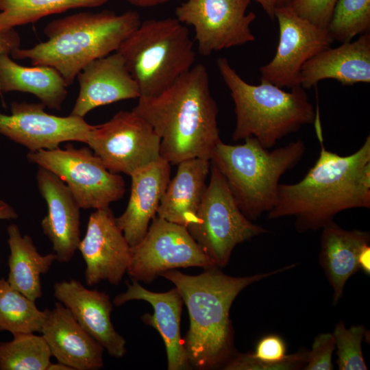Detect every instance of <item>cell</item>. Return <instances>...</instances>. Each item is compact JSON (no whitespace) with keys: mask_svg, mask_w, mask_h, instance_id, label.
I'll return each instance as SVG.
<instances>
[{"mask_svg":"<svg viewBox=\"0 0 370 370\" xmlns=\"http://www.w3.org/2000/svg\"><path fill=\"white\" fill-rule=\"evenodd\" d=\"M86 144L114 173L130 176L161 158L160 138L133 110L119 111L107 122L92 125Z\"/></svg>","mask_w":370,"mask_h":370,"instance_id":"obj_10","label":"cell"},{"mask_svg":"<svg viewBox=\"0 0 370 370\" xmlns=\"http://www.w3.org/2000/svg\"><path fill=\"white\" fill-rule=\"evenodd\" d=\"M141 22L133 10L75 13L47 23L45 41L29 49H16L10 55L29 60L33 66L54 68L69 86L88 64L116 51Z\"/></svg>","mask_w":370,"mask_h":370,"instance_id":"obj_4","label":"cell"},{"mask_svg":"<svg viewBox=\"0 0 370 370\" xmlns=\"http://www.w3.org/2000/svg\"><path fill=\"white\" fill-rule=\"evenodd\" d=\"M47 370H72V369L60 362H57L56 363H53L51 362Z\"/></svg>","mask_w":370,"mask_h":370,"instance_id":"obj_41","label":"cell"},{"mask_svg":"<svg viewBox=\"0 0 370 370\" xmlns=\"http://www.w3.org/2000/svg\"><path fill=\"white\" fill-rule=\"evenodd\" d=\"M217 65L234 104V140L254 137L262 147L270 149L283 137L314 123L317 112L301 86L286 92L262 80L258 85L250 84L225 58H219Z\"/></svg>","mask_w":370,"mask_h":370,"instance_id":"obj_5","label":"cell"},{"mask_svg":"<svg viewBox=\"0 0 370 370\" xmlns=\"http://www.w3.org/2000/svg\"><path fill=\"white\" fill-rule=\"evenodd\" d=\"M251 0H186L177 6L175 18L191 25L198 50L204 56L253 42L250 25L256 19L247 13Z\"/></svg>","mask_w":370,"mask_h":370,"instance_id":"obj_12","label":"cell"},{"mask_svg":"<svg viewBox=\"0 0 370 370\" xmlns=\"http://www.w3.org/2000/svg\"><path fill=\"white\" fill-rule=\"evenodd\" d=\"M132 110L160 138V156L171 164L191 158L210 160L221 141L218 107L209 75L201 64L193 66L157 96L140 97Z\"/></svg>","mask_w":370,"mask_h":370,"instance_id":"obj_2","label":"cell"},{"mask_svg":"<svg viewBox=\"0 0 370 370\" xmlns=\"http://www.w3.org/2000/svg\"><path fill=\"white\" fill-rule=\"evenodd\" d=\"M306 361V352H299L288 355L281 363L271 364L254 358L251 354H238L230 358L223 366L226 370H293L304 367Z\"/></svg>","mask_w":370,"mask_h":370,"instance_id":"obj_32","label":"cell"},{"mask_svg":"<svg viewBox=\"0 0 370 370\" xmlns=\"http://www.w3.org/2000/svg\"><path fill=\"white\" fill-rule=\"evenodd\" d=\"M366 329L362 325L346 328L343 321L334 328L333 335L336 347L337 365L340 370H367L362 350Z\"/></svg>","mask_w":370,"mask_h":370,"instance_id":"obj_31","label":"cell"},{"mask_svg":"<svg viewBox=\"0 0 370 370\" xmlns=\"http://www.w3.org/2000/svg\"><path fill=\"white\" fill-rule=\"evenodd\" d=\"M327 29L341 42L369 32L370 0H337Z\"/></svg>","mask_w":370,"mask_h":370,"instance_id":"obj_30","label":"cell"},{"mask_svg":"<svg viewBox=\"0 0 370 370\" xmlns=\"http://www.w3.org/2000/svg\"><path fill=\"white\" fill-rule=\"evenodd\" d=\"M210 172L197 221L187 229L215 265L223 267L237 245L267 230L253 223L241 212L225 178L212 164Z\"/></svg>","mask_w":370,"mask_h":370,"instance_id":"obj_8","label":"cell"},{"mask_svg":"<svg viewBox=\"0 0 370 370\" xmlns=\"http://www.w3.org/2000/svg\"><path fill=\"white\" fill-rule=\"evenodd\" d=\"M76 78L79 89L71 115L84 118L99 106L140 97L138 86L118 51L92 61Z\"/></svg>","mask_w":370,"mask_h":370,"instance_id":"obj_18","label":"cell"},{"mask_svg":"<svg viewBox=\"0 0 370 370\" xmlns=\"http://www.w3.org/2000/svg\"><path fill=\"white\" fill-rule=\"evenodd\" d=\"M21 37L14 29L0 30V56L3 54H11L15 49L20 48Z\"/></svg>","mask_w":370,"mask_h":370,"instance_id":"obj_36","label":"cell"},{"mask_svg":"<svg viewBox=\"0 0 370 370\" xmlns=\"http://www.w3.org/2000/svg\"><path fill=\"white\" fill-rule=\"evenodd\" d=\"M40 330L51 356L72 370H95L103 367L104 348L77 321L63 304L46 308Z\"/></svg>","mask_w":370,"mask_h":370,"instance_id":"obj_19","label":"cell"},{"mask_svg":"<svg viewBox=\"0 0 370 370\" xmlns=\"http://www.w3.org/2000/svg\"><path fill=\"white\" fill-rule=\"evenodd\" d=\"M171 164L160 158L132 173L130 199L116 221L131 247L147 233L170 181Z\"/></svg>","mask_w":370,"mask_h":370,"instance_id":"obj_21","label":"cell"},{"mask_svg":"<svg viewBox=\"0 0 370 370\" xmlns=\"http://www.w3.org/2000/svg\"><path fill=\"white\" fill-rule=\"evenodd\" d=\"M275 8L288 5L293 0H271Z\"/></svg>","mask_w":370,"mask_h":370,"instance_id":"obj_42","label":"cell"},{"mask_svg":"<svg viewBox=\"0 0 370 370\" xmlns=\"http://www.w3.org/2000/svg\"><path fill=\"white\" fill-rule=\"evenodd\" d=\"M244 140L234 145L219 143L210 163L225 178L241 212L251 221L273 208L280 177L299 163L306 146L298 139L269 151L254 137Z\"/></svg>","mask_w":370,"mask_h":370,"instance_id":"obj_6","label":"cell"},{"mask_svg":"<svg viewBox=\"0 0 370 370\" xmlns=\"http://www.w3.org/2000/svg\"><path fill=\"white\" fill-rule=\"evenodd\" d=\"M322 229L319 262L332 287L333 305L340 300L348 279L360 270L358 258L370 243L368 232L347 230L332 221Z\"/></svg>","mask_w":370,"mask_h":370,"instance_id":"obj_23","label":"cell"},{"mask_svg":"<svg viewBox=\"0 0 370 370\" xmlns=\"http://www.w3.org/2000/svg\"><path fill=\"white\" fill-rule=\"evenodd\" d=\"M125 293L116 295L113 303L119 306L132 300H143L153 308V314H145L143 322L154 328L166 347L169 370L190 369L184 340L180 334L183 299L176 288L164 293L151 292L132 279Z\"/></svg>","mask_w":370,"mask_h":370,"instance_id":"obj_20","label":"cell"},{"mask_svg":"<svg viewBox=\"0 0 370 370\" xmlns=\"http://www.w3.org/2000/svg\"><path fill=\"white\" fill-rule=\"evenodd\" d=\"M18 215L15 209L0 198V220L16 219Z\"/></svg>","mask_w":370,"mask_h":370,"instance_id":"obj_37","label":"cell"},{"mask_svg":"<svg viewBox=\"0 0 370 370\" xmlns=\"http://www.w3.org/2000/svg\"><path fill=\"white\" fill-rule=\"evenodd\" d=\"M337 0H293L288 5L300 16L327 29Z\"/></svg>","mask_w":370,"mask_h":370,"instance_id":"obj_34","label":"cell"},{"mask_svg":"<svg viewBox=\"0 0 370 370\" xmlns=\"http://www.w3.org/2000/svg\"><path fill=\"white\" fill-rule=\"evenodd\" d=\"M251 354L258 360L271 364L281 363L288 356L284 341L276 334H269L260 339Z\"/></svg>","mask_w":370,"mask_h":370,"instance_id":"obj_35","label":"cell"},{"mask_svg":"<svg viewBox=\"0 0 370 370\" xmlns=\"http://www.w3.org/2000/svg\"><path fill=\"white\" fill-rule=\"evenodd\" d=\"M335 341L332 333H321L314 339L311 349L306 352L305 370H332Z\"/></svg>","mask_w":370,"mask_h":370,"instance_id":"obj_33","label":"cell"},{"mask_svg":"<svg viewBox=\"0 0 370 370\" xmlns=\"http://www.w3.org/2000/svg\"><path fill=\"white\" fill-rule=\"evenodd\" d=\"M294 267L245 277L227 275L217 267L197 275L175 269L160 273L175 285L188 308L190 327L184 345L190 364L199 369L225 364L232 354L230 310L234 299L249 285Z\"/></svg>","mask_w":370,"mask_h":370,"instance_id":"obj_3","label":"cell"},{"mask_svg":"<svg viewBox=\"0 0 370 370\" xmlns=\"http://www.w3.org/2000/svg\"><path fill=\"white\" fill-rule=\"evenodd\" d=\"M12 336L11 341L0 342V370H47L51 354L42 335Z\"/></svg>","mask_w":370,"mask_h":370,"instance_id":"obj_29","label":"cell"},{"mask_svg":"<svg viewBox=\"0 0 370 370\" xmlns=\"http://www.w3.org/2000/svg\"><path fill=\"white\" fill-rule=\"evenodd\" d=\"M210 165V160L203 158L180 162L161 199L158 217L186 227L195 223Z\"/></svg>","mask_w":370,"mask_h":370,"instance_id":"obj_24","label":"cell"},{"mask_svg":"<svg viewBox=\"0 0 370 370\" xmlns=\"http://www.w3.org/2000/svg\"><path fill=\"white\" fill-rule=\"evenodd\" d=\"M10 249L7 281L14 288L33 301L42 296L41 275L47 273L56 260L52 252L41 255L32 238L23 235L18 225L12 223L7 227Z\"/></svg>","mask_w":370,"mask_h":370,"instance_id":"obj_26","label":"cell"},{"mask_svg":"<svg viewBox=\"0 0 370 370\" xmlns=\"http://www.w3.org/2000/svg\"><path fill=\"white\" fill-rule=\"evenodd\" d=\"M53 295L111 356H124L126 341L115 330L111 321L112 304L109 295L89 289L79 281L72 279L56 282Z\"/></svg>","mask_w":370,"mask_h":370,"instance_id":"obj_17","label":"cell"},{"mask_svg":"<svg viewBox=\"0 0 370 370\" xmlns=\"http://www.w3.org/2000/svg\"><path fill=\"white\" fill-rule=\"evenodd\" d=\"M77 250L86 264L84 278L88 286L101 281L118 285L131 260V246L109 207L90 214Z\"/></svg>","mask_w":370,"mask_h":370,"instance_id":"obj_15","label":"cell"},{"mask_svg":"<svg viewBox=\"0 0 370 370\" xmlns=\"http://www.w3.org/2000/svg\"><path fill=\"white\" fill-rule=\"evenodd\" d=\"M45 108L42 103L12 102L10 114L0 112V134L29 151L53 149L64 142L86 143L92 125L83 117L56 116Z\"/></svg>","mask_w":370,"mask_h":370,"instance_id":"obj_14","label":"cell"},{"mask_svg":"<svg viewBox=\"0 0 370 370\" xmlns=\"http://www.w3.org/2000/svg\"><path fill=\"white\" fill-rule=\"evenodd\" d=\"M274 14L279 25V42L273 59L259 69L260 80L292 88L300 86L304 63L334 40L327 29L300 16L289 5L275 8Z\"/></svg>","mask_w":370,"mask_h":370,"instance_id":"obj_13","label":"cell"},{"mask_svg":"<svg viewBox=\"0 0 370 370\" xmlns=\"http://www.w3.org/2000/svg\"><path fill=\"white\" fill-rule=\"evenodd\" d=\"M258 3L265 11L267 15L271 18H275V6L271 0H254Z\"/></svg>","mask_w":370,"mask_h":370,"instance_id":"obj_40","label":"cell"},{"mask_svg":"<svg viewBox=\"0 0 370 370\" xmlns=\"http://www.w3.org/2000/svg\"><path fill=\"white\" fill-rule=\"evenodd\" d=\"M27 159L64 182L80 208L109 207L125 192L123 177L110 171L89 147L68 144L64 149L29 151Z\"/></svg>","mask_w":370,"mask_h":370,"instance_id":"obj_9","label":"cell"},{"mask_svg":"<svg viewBox=\"0 0 370 370\" xmlns=\"http://www.w3.org/2000/svg\"><path fill=\"white\" fill-rule=\"evenodd\" d=\"M321 150L314 164L295 184H280L268 219L295 218L300 233L315 231L334 221L339 212L370 208V136L348 156L328 151L320 125H315Z\"/></svg>","mask_w":370,"mask_h":370,"instance_id":"obj_1","label":"cell"},{"mask_svg":"<svg viewBox=\"0 0 370 370\" xmlns=\"http://www.w3.org/2000/svg\"><path fill=\"white\" fill-rule=\"evenodd\" d=\"M67 87L61 74L51 66H23L10 54L0 56V94L12 91L30 93L45 107L60 110L67 95Z\"/></svg>","mask_w":370,"mask_h":370,"instance_id":"obj_25","label":"cell"},{"mask_svg":"<svg viewBox=\"0 0 370 370\" xmlns=\"http://www.w3.org/2000/svg\"><path fill=\"white\" fill-rule=\"evenodd\" d=\"M45 310H40L33 301L0 278V332H40Z\"/></svg>","mask_w":370,"mask_h":370,"instance_id":"obj_28","label":"cell"},{"mask_svg":"<svg viewBox=\"0 0 370 370\" xmlns=\"http://www.w3.org/2000/svg\"><path fill=\"white\" fill-rule=\"evenodd\" d=\"M360 269H362L367 275L370 273V246L365 247L360 254L358 258Z\"/></svg>","mask_w":370,"mask_h":370,"instance_id":"obj_38","label":"cell"},{"mask_svg":"<svg viewBox=\"0 0 370 370\" xmlns=\"http://www.w3.org/2000/svg\"><path fill=\"white\" fill-rule=\"evenodd\" d=\"M109 0H0V30L11 29L69 10L100 6Z\"/></svg>","mask_w":370,"mask_h":370,"instance_id":"obj_27","label":"cell"},{"mask_svg":"<svg viewBox=\"0 0 370 370\" xmlns=\"http://www.w3.org/2000/svg\"><path fill=\"white\" fill-rule=\"evenodd\" d=\"M333 79L344 86L370 82V33L355 41L321 51L302 66L300 86L304 89Z\"/></svg>","mask_w":370,"mask_h":370,"instance_id":"obj_22","label":"cell"},{"mask_svg":"<svg viewBox=\"0 0 370 370\" xmlns=\"http://www.w3.org/2000/svg\"><path fill=\"white\" fill-rule=\"evenodd\" d=\"M217 267L186 227L155 217L143 238L131 247L130 276L150 282L163 271L181 267Z\"/></svg>","mask_w":370,"mask_h":370,"instance_id":"obj_11","label":"cell"},{"mask_svg":"<svg viewBox=\"0 0 370 370\" xmlns=\"http://www.w3.org/2000/svg\"><path fill=\"white\" fill-rule=\"evenodd\" d=\"M116 51L145 98L167 89L195 60L188 29L175 17L142 21Z\"/></svg>","mask_w":370,"mask_h":370,"instance_id":"obj_7","label":"cell"},{"mask_svg":"<svg viewBox=\"0 0 370 370\" xmlns=\"http://www.w3.org/2000/svg\"><path fill=\"white\" fill-rule=\"evenodd\" d=\"M130 4L140 7V8H150L166 3L171 0H125Z\"/></svg>","mask_w":370,"mask_h":370,"instance_id":"obj_39","label":"cell"},{"mask_svg":"<svg viewBox=\"0 0 370 370\" xmlns=\"http://www.w3.org/2000/svg\"><path fill=\"white\" fill-rule=\"evenodd\" d=\"M36 182L47 206L40 223L42 232L52 244L56 260L69 262L81 241L80 208L66 184L51 171L38 166Z\"/></svg>","mask_w":370,"mask_h":370,"instance_id":"obj_16","label":"cell"}]
</instances>
